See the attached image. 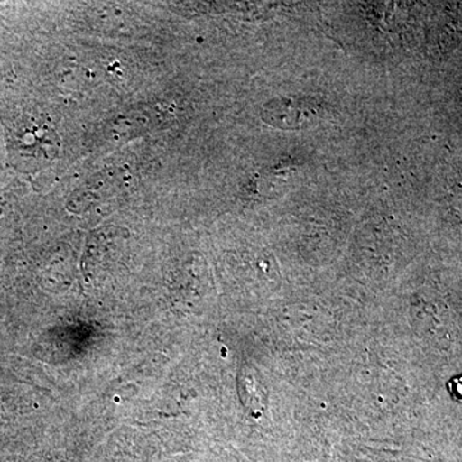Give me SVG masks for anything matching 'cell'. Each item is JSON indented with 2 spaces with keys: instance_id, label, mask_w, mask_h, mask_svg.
<instances>
[{
  "instance_id": "cell-1",
  "label": "cell",
  "mask_w": 462,
  "mask_h": 462,
  "mask_svg": "<svg viewBox=\"0 0 462 462\" xmlns=\"http://www.w3.org/2000/svg\"><path fill=\"white\" fill-rule=\"evenodd\" d=\"M325 107L311 97H284L263 106L264 123L282 130L306 129L320 123Z\"/></svg>"
},
{
  "instance_id": "cell-2",
  "label": "cell",
  "mask_w": 462,
  "mask_h": 462,
  "mask_svg": "<svg viewBox=\"0 0 462 462\" xmlns=\"http://www.w3.org/2000/svg\"><path fill=\"white\" fill-rule=\"evenodd\" d=\"M238 385L240 400L245 403V409H248L252 415H260V410L263 409L266 398H264L263 388L258 385V379L240 374Z\"/></svg>"
},
{
  "instance_id": "cell-3",
  "label": "cell",
  "mask_w": 462,
  "mask_h": 462,
  "mask_svg": "<svg viewBox=\"0 0 462 462\" xmlns=\"http://www.w3.org/2000/svg\"><path fill=\"white\" fill-rule=\"evenodd\" d=\"M447 389L455 400L462 401V375L455 376L454 379L449 380L447 383Z\"/></svg>"
}]
</instances>
